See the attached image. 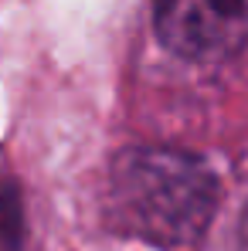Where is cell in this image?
<instances>
[{
	"mask_svg": "<svg viewBox=\"0 0 248 251\" xmlns=\"http://www.w3.org/2000/svg\"><path fill=\"white\" fill-rule=\"evenodd\" d=\"M238 251H248V204L242 210V221H238Z\"/></svg>",
	"mask_w": 248,
	"mask_h": 251,
	"instance_id": "cell-4",
	"label": "cell"
},
{
	"mask_svg": "<svg viewBox=\"0 0 248 251\" xmlns=\"http://www.w3.org/2000/svg\"><path fill=\"white\" fill-rule=\"evenodd\" d=\"M153 27L177 58H235L248 48V0H153Z\"/></svg>",
	"mask_w": 248,
	"mask_h": 251,
	"instance_id": "cell-2",
	"label": "cell"
},
{
	"mask_svg": "<svg viewBox=\"0 0 248 251\" xmlns=\"http://www.w3.org/2000/svg\"><path fill=\"white\" fill-rule=\"evenodd\" d=\"M0 251H24V210L14 180L0 176Z\"/></svg>",
	"mask_w": 248,
	"mask_h": 251,
	"instance_id": "cell-3",
	"label": "cell"
},
{
	"mask_svg": "<svg viewBox=\"0 0 248 251\" xmlns=\"http://www.w3.org/2000/svg\"><path fill=\"white\" fill-rule=\"evenodd\" d=\"M109 204L116 224L157 248L194 245L218 207V180L204 160L136 146L116 156L109 176Z\"/></svg>",
	"mask_w": 248,
	"mask_h": 251,
	"instance_id": "cell-1",
	"label": "cell"
}]
</instances>
